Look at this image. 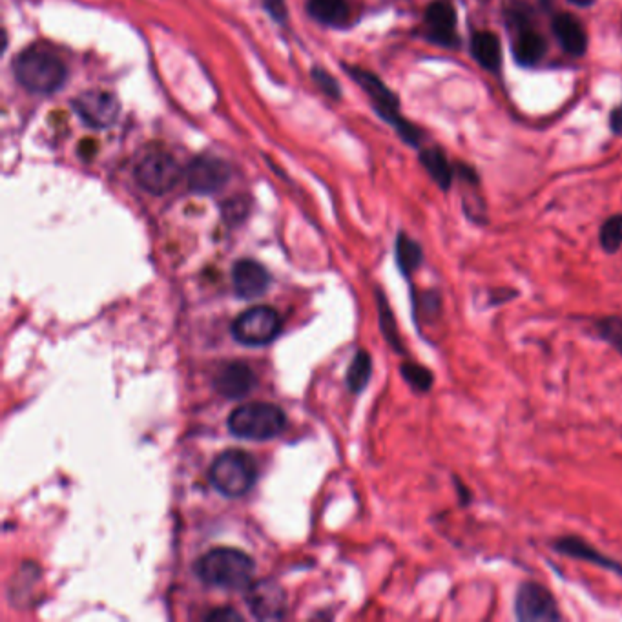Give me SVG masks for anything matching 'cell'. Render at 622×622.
Instances as JSON below:
<instances>
[{
    "instance_id": "2",
    "label": "cell",
    "mask_w": 622,
    "mask_h": 622,
    "mask_svg": "<svg viewBox=\"0 0 622 622\" xmlns=\"http://www.w3.org/2000/svg\"><path fill=\"white\" fill-rule=\"evenodd\" d=\"M13 73L28 92L50 95L63 88L68 79V66L50 48L30 46L17 55Z\"/></svg>"
},
{
    "instance_id": "15",
    "label": "cell",
    "mask_w": 622,
    "mask_h": 622,
    "mask_svg": "<svg viewBox=\"0 0 622 622\" xmlns=\"http://www.w3.org/2000/svg\"><path fill=\"white\" fill-rule=\"evenodd\" d=\"M551 32L559 42L560 48L571 57H584L588 53L590 37L584 24L575 15L557 13L551 21Z\"/></svg>"
},
{
    "instance_id": "11",
    "label": "cell",
    "mask_w": 622,
    "mask_h": 622,
    "mask_svg": "<svg viewBox=\"0 0 622 622\" xmlns=\"http://www.w3.org/2000/svg\"><path fill=\"white\" fill-rule=\"evenodd\" d=\"M247 604L260 621H278L287 615V595L274 579L252 582L247 588Z\"/></svg>"
},
{
    "instance_id": "17",
    "label": "cell",
    "mask_w": 622,
    "mask_h": 622,
    "mask_svg": "<svg viewBox=\"0 0 622 622\" xmlns=\"http://www.w3.org/2000/svg\"><path fill=\"white\" fill-rule=\"evenodd\" d=\"M548 52V41L542 33L524 21L519 22V32L511 44L513 59L520 68H531L544 59Z\"/></svg>"
},
{
    "instance_id": "9",
    "label": "cell",
    "mask_w": 622,
    "mask_h": 622,
    "mask_svg": "<svg viewBox=\"0 0 622 622\" xmlns=\"http://www.w3.org/2000/svg\"><path fill=\"white\" fill-rule=\"evenodd\" d=\"M424 24L427 41L447 50L460 48L457 8L449 0H433L424 11Z\"/></svg>"
},
{
    "instance_id": "4",
    "label": "cell",
    "mask_w": 622,
    "mask_h": 622,
    "mask_svg": "<svg viewBox=\"0 0 622 622\" xmlns=\"http://www.w3.org/2000/svg\"><path fill=\"white\" fill-rule=\"evenodd\" d=\"M287 427L285 411L274 404L239 405L229 416L230 433L245 440H270L280 436Z\"/></svg>"
},
{
    "instance_id": "25",
    "label": "cell",
    "mask_w": 622,
    "mask_h": 622,
    "mask_svg": "<svg viewBox=\"0 0 622 622\" xmlns=\"http://www.w3.org/2000/svg\"><path fill=\"white\" fill-rule=\"evenodd\" d=\"M400 374L405 384L418 394L429 393L435 385V373L422 363L404 362L400 365Z\"/></svg>"
},
{
    "instance_id": "3",
    "label": "cell",
    "mask_w": 622,
    "mask_h": 622,
    "mask_svg": "<svg viewBox=\"0 0 622 622\" xmlns=\"http://www.w3.org/2000/svg\"><path fill=\"white\" fill-rule=\"evenodd\" d=\"M345 70L353 77L358 86H362L363 92L369 95L376 114L384 119L385 123L393 126L396 134L402 137V141L413 148H420L424 141V134L418 126L409 123L400 112V99L394 94L387 84L378 79L374 73L367 72L356 66H345Z\"/></svg>"
},
{
    "instance_id": "32",
    "label": "cell",
    "mask_w": 622,
    "mask_h": 622,
    "mask_svg": "<svg viewBox=\"0 0 622 622\" xmlns=\"http://www.w3.org/2000/svg\"><path fill=\"white\" fill-rule=\"evenodd\" d=\"M263 6H265V10L269 11L270 15H272L276 21H283V19L287 17L285 0H263Z\"/></svg>"
},
{
    "instance_id": "23",
    "label": "cell",
    "mask_w": 622,
    "mask_h": 622,
    "mask_svg": "<svg viewBox=\"0 0 622 622\" xmlns=\"http://www.w3.org/2000/svg\"><path fill=\"white\" fill-rule=\"evenodd\" d=\"M376 307H378V322H380V331L384 332L385 342L389 343V347L394 353L404 354L405 347L400 332H398V323L394 318L393 309L389 305V300L385 296L382 289H376Z\"/></svg>"
},
{
    "instance_id": "30",
    "label": "cell",
    "mask_w": 622,
    "mask_h": 622,
    "mask_svg": "<svg viewBox=\"0 0 622 622\" xmlns=\"http://www.w3.org/2000/svg\"><path fill=\"white\" fill-rule=\"evenodd\" d=\"M517 296H520V292L517 289H509V287H498V289H491L488 294V307H498V305H504L511 300H515Z\"/></svg>"
},
{
    "instance_id": "22",
    "label": "cell",
    "mask_w": 622,
    "mask_h": 622,
    "mask_svg": "<svg viewBox=\"0 0 622 622\" xmlns=\"http://www.w3.org/2000/svg\"><path fill=\"white\" fill-rule=\"evenodd\" d=\"M307 10L316 21L327 26H345L351 11L345 0H307Z\"/></svg>"
},
{
    "instance_id": "20",
    "label": "cell",
    "mask_w": 622,
    "mask_h": 622,
    "mask_svg": "<svg viewBox=\"0 0 622 622\" xmlns=\"http://www.w3.org/2000/svg\"><path fill=\"white\" fill-rule=\"evenodd\" d=\"M413 307H415L416 327L424 329V325H433L440 322L444 316V298L438 289H426V291H411Z\"/></svg>"
},
{
    "instance_id": "8",
    "label": "cell",
    "mask_w": 622,
    "mask_h": 622,
    "mask_svg": "<svg viewBox=\"0 0 622 622\" xmlns=\"http://www.w3.org/2000/svg\"><path fill=\"white\" fill-rule=\"evenodd\" d=\"M281 332V316L272 307L258 305L241 312L232 323V336L243 345L261 347L274 342Z\"/></svg>"
},
{
    "instance_id": "18",
    "label": "cell",
    "mask_w": 622,
    "mask_h": 622,
    "mask_svg": "<svg viewBox=\"0 0 622 622\" xmlns=\"http://www.w3.org/2000/svg\"><path fill=\"white\" fill-rule=\"evenodd\" d=\"M469 53L477 61L478 66L484 68L486 72L495 73V75H500L502 72L504 55H502V41L497 33L489 32V30L471 33Z\"/></svg>"
},
{
    "instance_id": "29",
    "label": "cell",
    "mask_w": 622,
    "mask_h": 622,
    "mask_svg": "<svg viewBox=\"0 0 622 622\" xmlns=\"http://www.w3.org/2000/svg\"><path fill=\"white\" fill-rule=\"evenodd\" d=\"M312 79H314V83L318 84V88L322 90L323 94L329 95L332 99H340V84L334 77H331V73L320 70V68H314Z\"/></svg>"
},
{
    "instance_id": "5",
    "label": "cell",
    "mask_w": 622,
    "mask_h": 622,
    "mask_svg": "<svg viewBox=\"0 0 622 622\" xmlns=\"http://www.w3.org/2000/svg\"><path fill=\"white\" fill-rule=\"evenodd\" d=\"M258 480V466L245 451L230 449L221 453L210 467V482L221 495L238 498L247 495Z\"/></svg>"
},
{
    "instance_id": "1",
    "label": "cell",
    "mask_w": 622,
    "mask_h": 622,
    "mask_svg": "<svg viewBox=\"0 0 622 622\" xmlns=\"http://www.w3.org/2000/svg\"><path fill=\"white\" fill-rule=\"evenodd\" d=\"M196 575L212 588L247 591L256 571L254 559L245 551L214 548L196 562Z\"/></svg>"
},
{
    "instance_id": "13",
    "label": "cell",
    "mask_w": 622,
    "mask_h": 622,
    "mask_svg": "<svg viewBox=\"0 0 622 622\" xmlns=\"http://www.w3.org/2000/svg\"><path fill=\"white\" fill-rule=\"evenodd\" d=\"M550 546L555 553L564 555L568 559L588 562L591 566H599L602 570L622 575V562L613 559L610 555H604L602 551L597 550L593 544L579 535H564L559 539L551 540Z\"/></svg>"
},
{
    "instance_id": "26",
    "label": "cell",
    "mask_w": 622,
    "mask_h": 622,
    "mask_svg": "<svg viewBox=\"0 0 622 622\" xmlns=\"http://www.w3.org/2000/svg\"><path fill=\"white\" fill-rule=\"evenodd\" d=\"M593 334L622 356V316L610 314L593 322Z\"/></svg>"
},
{
    "instance_id": "10",
    "label": "cell",
    "mask_w": 622,
    "mask_h": 622,
    "mask_svg": "<svg viewBox=\"0 0 622 622\" xmlns=\"http://www.w3.org/2000/svg\"><path fill=\"white\" fill-rule=\"evenodd\" d=\"M72 108L83 119L84 125L97 130L114 125L121 112L117 97L104 90H88L77 95L72 101Z\"/></svg>"
},
{
    "instance_id": "16",
    "label": "cell",
    "mask_w": 622,
    "mask_h": 622,
    "mask_svg": "<svg viewBox=\"0 0 622 622\" xmlns=\"http://www.w3.org/2000/svg\"><path fill=\"white\" fill-rule=\"evenodd\" d=\"M234 291L243 300H256L269 291L270 274L254 260H239L232 269Z\"/></svg>"
},
{
    "instance_id": "33",
    "label": "cell",
    "mask_w": 622,
    "mask_h": 622,
    "mask_svg": "<svg viewBox=\"0 0 622 622\" xmlns=\"http://www.w3.org/2000/svg\"><path fill=\"white\" fill-rule=\"evenodd\" d=\"M207 619L208 621H225V619L241 621L243 615L236 612V610H232V608H221V610H216V612L208 613Z\"/></svg>"
},
{
    "instance_id": "21",
    "label": "cell",
    "mask_w": 622,
    "mask_h": 622,
    "mask_svg": "<svg viewBox=\"0 0 622 622\" xmlns=\"http://www.w3.org/2000/svg\"><path fill=\"white\" fill-rule=\"evenodd\" d=\"M394 258L400 274L409 280L424 265V249L416 239L407 236L405 232H398L394 243Z\"/></svg>"
},
{
    "instance_id": "7",
    "label": "cell",
    "mask_w": 622,
    "mask_h": 622,
    "mask_svg": "<svg viewBox=\"0 0 622 622\" xmlns=\"http://www.w3.org/2000/svg\"><path fill=\"white\" fill-rule=\"evenodd\" d=\"M181 177L183 170L176 157L163 150L146 154L139 161V165L135 166V179L139 187L154 196H163L170 192L181 181Z\"/></svg>"
},
{
    "instance_id": "19",
    "label": "cell",
    "mask_w": 622,
    "mask_h": 622,
    "mask_svg": "<svg viewBox=\"0 0 622 622\" xmlns=\"http://www.w3.org/2000/svg\"><path fill=\"white\" fill-rule=\"evenodd\" d=\"M418 161H420L422 168L426 170L427 176L435 181L436 187L440 188L442 192L451 190L453 181L457 177V172H455V166L449 163L446 152L442 148H438V146L420 148Z\"/></svg>"
},
{
    "instance_id": "24",
    "label": "cell",
    "mask_w": 622,
    "mask_h": 622,
    "mask_svg": "<svg viewBox=\"0 0 622 622\" xmlns=\"http://www.w3.org/2000/svg\"><path fill=\"white\" fill-rule=\"evenodd\" d=\"M373 376V358L367 351L354 354L353 362L347 369V387L351 393H362Z\"/></svg>"
},
{
    "instance_id": "31",
    "label": "cell",
    "mask_w": 622,
    "mask_h": 622,
    "mask_svg": "<svg viewBox=\"0 0 622 622\" xmlns=\"http://www.w3.org/2000/svg\"><path fill=\"white\" fill-rule=\"evenodd\" d=\"M453 486L457 489V497L460 506H462V508H467V506L473 502V493L469 491V488H467L466 484L462 482V478L458 477V475H453Z\"/></svg>"
},
{
    "instance_id": "28",
    "label": "cell",
    "mask_w": 622,
    "mask_h": 622,
    "mask_svg": "<svg viewBox=\"0 0 622 622\" xmlns=\"http://www.w3.org/2000/svg\"><path fill=\"white\" fill-rule=\"evenodd\" d=\"M249 214V201L245 197H234L223 205V218L229 223H241Z\"/></svg>"
},
{
    "instance_id": "12",
    "label": "cell",
    "mask_w": 622,
    "mask_h": 622,
    "mask_svg": "<svg viewBox=\"0 0 622 622\" xmlns=\"http://www.w3.org/2000/svg\"><path fill=\"white\" fill-rule=\"evenodd\" d=\"M230 166L214 156H199L190 163L188 188L196 194H214L229 183Z\"/></svg>"
},
{
    "instance_id": "6",
    "label": "cell",
    "mask_w": 622,
    "mask_h": 622,
    "mask_svg": "<svg viewBox=\"0 0 622 622\" xmlns=\"http://www.w3.org/2000/svg\"><path fill=\"white\" fill-rule=\"evenodd\" d=\"M513 612L520 622H559L564 619L555 595L537 581L520 582Z\"/></svg>"
},
{
    "instance_id": "35",
    "label": "cell",
    "mask_w": 622,
    "mask_h": 622,
    "mask_svg": "<svg viewBox=\"0 0 622 622\" xmlns=\"http://www.w3.org/2000/svg\"><path fill=\"white\" fill-rule=\"evenodd\" d=\"M568 2L577 8H591L597 0H568Z\"/></svg>"
},
{
    "instance_id": "27",
    "label": "cell",
    "mask_w": 622,
    "mask_h": 622,
    "mask_svg": "<svg viewBox=\"0 0 622 622\" xmlns=\"http://www.w3.org/2000/svg\"><path fill=\"white\" fill-rule=\"evenodd\" d=\"M599 243L608 256H615L622 249V214H613L602 221Z\"/></svg>"
},
{
    "instance_id": "34",
    "label": "cell",
    "mask_w": 622,
    "mask_h": 622,
    "mask_svg": "<svg viewBox=\"0 0 622 622\" xmlns=\"http://www.w3.org/2000/svg\"><path fill=\"white\" fill-rule=\"evenodd\" d=\"M610 130L613 135L622 137V103L610 112Z\"/></svg>"
},
{
    "instance_id": "14",
    "label": "cell",
    "mask_w": 622,
    "mask_h": 622,
    "mask_svg": "<svg viewBox=\"0 0 622 622\" xmlns=\"http://www.w3.org/2000/svg\"><path fill=\"white\" fill-rule=\"evenodd\" d=\"M258 378L247 363H227L214 376V389L229 400L245 398L254 391Z\"/></svg>"
}]
</instances>
